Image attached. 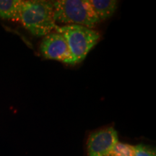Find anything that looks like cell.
<instances>
[{"mask_svg": "<svg viewBox=\"0 0 156 156\" xmlns=\"http://www.w3.org/2000/svg\"><path fill=\"white\" fill-rule=\"evenodd\" d=\"M118 142V133L113 126L93 132L87 141V155L107 156Z\"/></svg>", "mask_w": 156, "mask_h": 156, "instance_id": "5b68a950", "label": "cell"}, {"mask_svg": "<svg viewBox=\"0 0 156 156\" xmlns=\"http://www.w3.org/2000/svg\"><path fill=\"white\" fill-rule=\"evenodd\" d=\"M90 2L100 21L112 17L118 7L116 0H90Z\"/></svg>", "mask_w": 156, "mask_h": 156, "instance_id": "8992f818", "label": "cell"}, {"mask_svg": "<svg viewBox=\"0 0 156 156\" xmlns=\"http://www.w3.org/2000/svg\"><path fill=\"white\" fill-rule=\"evenodd\" d=\"M133 156H156L155 149L144 144L133 146Z\"/></svg>", "mask_w": 156, "mask_h": 156, "instance_id": "9c48e42d", "label": "cell"}, {"mask_svg": "<svg viewBox=\"0 0 156 156\" xmlns=\"http://www.w3.org/2000/svg\"><path fill=\"white\" fill-rule=\"evenodd\" d=\"M111 153L118 156H133V146L118 142Z\"/></svg>", "mask_w": 156, "mask_h": 156, "instance_id": "ba28073f", "label": "cell"}, {"mask_svg": "<svg viewBox=\"0 0 156 156\" xmlns=\"http://www.w3.org/2000/svg\"><path fill=\"white\" fill-rule=\"evenodd\" d=\"M25 28L35 36L44 37L55 30L54 8L52 1H23L20 20Z\"/></svg>", "mask_w": 156, "mask_h": 156, "instance_id": "6da1fadb", "label": "cell"}, {"mask_svg": "<svg viewBox=\"0 0 156 156\" xmlns=\"http://www.w3.org/2000/svg\"><path fill=\"white\" fill-rule=\"evenodd\" d=\"M41 53L44 58L73 65V56L63 35L51 32L43 37L40 44Z\"/></svg>", "mask_w": 156, "mask_h": 156, "instance_id": "277c9868", "label": "cell"}, {"mask_svg": "<svg viewBox=\"0 0 156 156\" xmlns=\"http://www.w3.org/2000/svg\"><path fill=\"white\" fill-rule=\"evenodd\" d=\"M23 2L21 0H0V17L20 20Z\"/></svg>", "mask_w": 156, "mask_h": 156, "instance_id": "52a82bcc", "label": "cell"}, {"mask_svg": "<svg viewBox=\"0 0 156 156\" xmlns=\"http://www.w3.org/2000/svg\"><path fill=\"white\" fill-rule=\"evenodd\" d=\"M54 30L63 35L67 41L73 56V65L83 61L101 39L98 31L83 25H56Z\"/></svg>", "mask_w": 156, "mask_h": 156, "instance_id": "3957f363", "label": "cell"}, {"mask_svg": "<svg viewBox=\"0 0 156 156\" xmlns=\"http://www.w3.org/2000/svg\"><path fill=\"white\" fill-rule=\"evenodd\" d=\"M52 3L56 25H79L93 29L101 22L90 0H58Z\"/></svg>", "mask_w": 156, "mask_h": 156, "instance_id": "7a4b0ae2", "label": "cell"}, {"mask_svg": "<svg viewBox=\"0 0 156 156\" xmlns=\"http://www.w3.org/2000/svg\"><path fill=\"white\" fill-rule=\"evenodd\" d=\"M107 156H118V155H114V154H113L112 153H110Z\"/></svg>", "mask_w": 156, "mask_h": 156, "instance_id": "30bf717a", "label": "cell"}]
</instances>
